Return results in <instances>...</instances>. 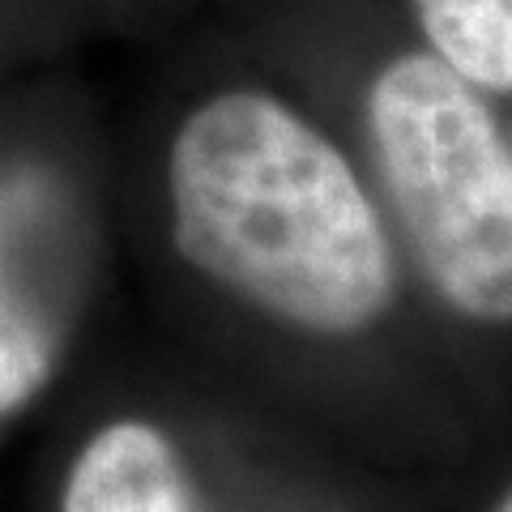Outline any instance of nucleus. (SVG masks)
<instances>
[{
	"label": "nucleus",
	"instance_id": "obj_1",
	"mask_svg": "<svg viewBox=\"0 0 512 512\" xmlns=\"http://www.w3.org/2000/svg\"><path fill=\"white\" fill-rule=\"evenodd\" d=\"M175 244L197 269L316 333L389 303V244L355 171L291 107L222 94L171 150Z\"/></svg>",
	"mask_w": 512,
	"mask_h": 512
},
{
	"label": "nucleus",
	"instance_id": "obj_2",
	"mask_svg": "<svg viewBox=\"0 0 512 512\" xmlns=\"http://www.w3.org/2000/svg\"><path fill=\"white\" fill-rule=\"evenodd\" d=\"M372 137L402 227L440 295L512 320V154L466 77L406 56L372 86Z\"/></svg>",
	"mask_w": 512,
	"mask_h": 512
},
{
	"label": "nucleus",
	"instance_id": "obj_3",
	"mask_svg": "<svg viewBox=\"0 0 512 512\" xmlns=\"http://www.w3.org/2000/svg\"><path fill=\"white\" fill-rule=\"evenodd\" d=\"M64 512H192V504L167 440L146 423H116L77 457Z\"/></svg>",
	"mask_w": 512,
	"mask_h": 512
},
{
	"label": "nucleus",
	"instance_id": "obj_4",
	"mask_svg": "<svg viewBox=\"0 0 512 512\" xmlns=\"http://www.w3.org/2000/svg\"><path fill=\"white\" fill-rule=\"evenodd\" d=\"M440 60L457 77L512 90V0H414Z\"/></svg>",
	"mask_w": 512,
	"mask_h": 512
},
{
	"label": "nucleus",
	"instance_id": "obj_5",
	"mask_svg": "<svg viewBox=\"0 0 512 512\" xmlns=\"http://www.w3.org/2000/svg\"><path fill=\"white\" fill-rule=\"evenodd\" d=\"M47 367H52V338L39 312L0 274V414L22 406L47 380Z\"/></svg>",
	"mask_w": 512,
	"mask_h": 512
},
{
	"label": "nucleus",
	"instance_id": "obj_6",
	"mask_svg": "<svg viewBox=\"0 0 512 512\" xmlns=\"http://www.w3.org/2000/svg\"><path fill=\"white\" fill-rule=\"evenodd\" d=\"M500 512H512V495H508V500H504V504H500Z\"/></svg>",
	"mask_w": 512,
	"mask_h": 512
}]
</instances>
